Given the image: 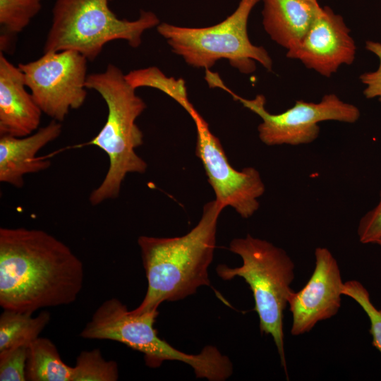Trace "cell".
<instances>
[{
    "label": "cell",
    "mask_w": 381,
    "mask_h": 381,
    "mask_svg": "<svg viewBox=\"0 0 381 381\" xmlns=\"http://www.w3.org/2000/svg\"><path fill=\"white\" fill-rule=\"evenodd\" d=\"M84 267L64 242L36 229H0V306L35 311L69 305L80 293Z\"/></svg>",
    "instance_id": "obj_1"
},
{
    "label": "cell",
    "mask_w": 381,
    "mask_h": 381,
    "mask_svg": "<svg viewBox=\"0 0 381 381\" xmlns=\"http://www.w3.org/2000/svg\"><path fill=\"white\" fill-rule=\"evenodd\" d=\"M224 209L216 200L207 202L198 223L181 236L138 237L147 289L140 304L131 310L133 313L156 311L163 302L183 299L199 287L210 286L208 267Z\"/></svg>",
    "instance_id": "obj_2"
},
{
    "label": "cell",
    "mask_w": 381,
    "mask_h": 381,
    "mask_svg": "<svg viewBox=\"0 0 381 381\" xmlns=\"http://www.w3.org/2000/svg\"><path fill=\"white\" fill-rule=\"evenodd\" d=\"M85 86L101 95L108 109L104 126L85 144L102 150L109 162L103 181L89 197L90 204L95 206L116 198L128 174L146 171L147 163L135 152L143 143V132L135 121L147 106L122 71L112 64L103 72L89 74Z\"/></svg>",
    "instance_id": "obj_3"
},
{
    "label": "cell",
    "mask_w": 381,
    "mask_h": 381,
    "mask_svg": "<svg viewBox=\"0 0 381 381\" xmlns=\"http://www.w3.org/2000/svg\"><path fill=\"white\" fill-rule=\"evenodd\" d=\"M158 310L133 313L116 298L104 301L80 333L86 339H108L122 343L144 355L147 366L158 368L166 361L190 365L197 378L224 381L233 373L228 356L208 345L198 354L181 351L158 336L154 325Z\"/></svg>",
    "instance_id": "obj_4"
},
{
    "label": "cell",
    "mask_w": 381,
    "mask_h": 381,
    "mask_svg": "<svg viewBox=\"0 0 381 381\" xmlns=\"http://www.w3.org/2000/svg\"><path fill=\"white\" fill-rule=\"evenodd\" d=\"M229 249L241 258L242 265L232 268L220 264L216 272L224 280L240 277L248 284L255 301L254 310L259 318L260 330L272 337L281 364L287 373L283 318L294 292L291 284L295 277V265L284 249L250 234L233 239Z\"/></svg>",
    "instance_id": "obj_5"
},
{
    "label": "cell",
    "mask_w": 381,
    "mask_h": 381,
    "mask_svg": "<svg viewBox=\"0 0 381 381\" xmlns=\"http://www.w3.org/2000/svg\"><path fill=\"white\" fill-rule=\"evenodd\" d=\"M111 1L56 0L43 52L74 50L92 61L114 40L138 47L143 34L160 23L152 11H142L133 20L120 19L110 8Z\"/></svg>",
    "instance_id": "obj_6"
},
{
    "label": "cell",
    "mask_w": 381,
    "mask_h": 381,
    "mask_svg": "<svg viewBox=\"0 0 381 381\" xmlns=\"http://www.w3.org/2000/svg\"><path fill=\"white\" fill-rule=\"evenodd\" d=\"M260 1L240 0L230 16L212 26L188 28L162 23L157 30L189 66L207 70L217 61L226 59L241 73L248 74L255 71L258 61L271 71L269 53L263 47L254 45L248 35L250 14Z\"/></svg>",
    "instance_id": "obj_7"
},
{
    "label": "cell",
    "mask_w": 381,
    "mask_h": 381,
    "mask_svg": "<svg viewBox=\"0 0 381 381\" xmlns=\"http://www.w3.org/2000/svg\"><path fill=\"white\" fill-rule=\"evenodd\" d=\"M210 87L221 88L262 119L258 126L260 140L266 145H301L315 141L320 134L319 123L325 121L353 123L361 116L359 109L342 101L337 95H325L319 102L297 100L287 110L277 114L265 108L266 99L259 94L252 99L243 98L231 90L217 73L205 72Z\"/></svg>",
    "instance_id": "obj_8"
},
{
    "label": "cell",
    "mask_w": 381,
    "mask_h": 381,
    "mask_svg": "<svg viewBox=\"0 0 381 381\" xmlns=\"http://www.w3.org/2000/svg\"><path fill=\"white\" fill-rule=\"evenodd\" d=\"M87 61L79 52L68 49L44 52L18 66L42 113L61 123L71 109H79L86 99Z\"/></svg>",
    "instance_id": "obj_9"
},
{
    "label": "cell",
    "mask_w": 381,
    "mask_h": 381,
    "mask_svg": "<svg viewBox=\"0 0 381 381\" xmlns=\"http://www.w3.org/2000/svg\"><path fill=\"white\" fill-rule=\"evenodd\" d=\"M189 115L196 129L195 155L215 193L214 200L224 208L231 207L243 219L250 217L259 209V198L265 191L259 171L251 167L241 171L231 167L205 120L195 109Z\"/></svg>",
    "instance_id": "obj_10"
},
{
    "label": "cell",
    "mask_w": 381,
    "mask_h": 381,
    "mask_svg": "<svg viewBox=\"0 0 381 381\" xmlns=\"http://www.w3.org/2000/svg\"><path fill=\"white\" fill-rule=\"evenodd\" d=\"M343 285L338 262L330 250L316 248L315 267L310 279L289 300L292 315L291 334H306L318 322L334 316L341 307Z\"/></svg>",
    "instance_id": "obj_11"
},
{
    "label": "cell",
    "mask_w": 381,
    "mask_h": 381,
    "mask_svg": "<svg viewBox=\"0 0 381 381\" xmlns=\"http://www.w3.org/2000/svg\"><path fill=\"white\" fill-rule=\"evenodd\" d=\"M356 45L343 18L322 7L301 41L286 52L308 68L330 77L344 64L355 60Z\"/></svg>",
    "instance_id": "obj_12"
},
{
    "label": "cell",
    "mask_w": 381,
    "mask_h": 381,
    "mask_svg": "<svg viewBox=\"0 0 381 381\" xmlns=\"http://www.w3.org/2000/svg\"><path fill=\"white\" fill-rule=\"evenodd\" d=\"M23 71L0 54V135L25 137L37 130L42 111L26 90Z\"/></svg>",
    "instance_id": "obj_13"
},
{
    "label": "cell",
    "mask_w": 381,
    "mask_h": 381,
    "mask_svg": "<svg viewBox=\"0 0 381 381\" xmlns=\"http://www.w3.org/2000/svg\"><path fill=\"white\" fill-rule=\"evenodd\" d=\"M61 122L53 120L25 137L1 135L0 181L16 188L24 185L23 176L49 168L51 162L36 157L37 153L61 133Z\"/></svg>",
    "instance_id": "obj_14"
},
{
    "label": "cell",
    "mask_w": 381,
    "mask_h": 381,
    "mask_svg": "<svg viewBox=\"0 0 381 381\" xmlns=\"http://www.w3.org/2000/svg\"><path fill=\"white\" fill-rule=\"evenodd\" d=\"M262 1L265 30L287 51L301 41L322 8L309 0Z\"/></svg>",
    "instance_id": "obj_15"
},
{
    "label": "cell",
    "mask_w": 381,
    "mask_h": 381,
    "mask_svg": "<svg viewBox=\"0 0 381 381\" xmlns=\"http://www.w3.org/2000/svg\"><path fill=\"white\" fill-rule=\"evenodd\" d=\"M33 313L4 309L0 315V351L26 346L40 337L49 324L51 315L42 311L37 316Z\"/></svg>",
    "instance_id": "obj_16"
},
{
    "label": "cell",
    "mask_w": 381,
    "mask_h": 381,
    "mask_svg": "<svg viewBox=\"0 0 381 381\" xmlns=\"http://www.w3.org/2000/svg\"><path fill=\"white\" fill-rule=\"evenodd\" d=\"M71 376L72 366L63 361L49 339L39 337L28 346L27 380L71 381Z\"/></svg>",
    "instance_id": "obj_17"
},
{
    "label": "cell",
    "mask_w": 381,
    "mask_h": 381,
    "mask_svg": "<svg viewBox=\"0 0 381 381\" xmlns=\"http://www.w3.org/2000/svg\"><path fill=\"white\" fill-rule=\"evenodd\" d=\"M125 77L135 89L148 87L163 92L180 104L188 114L195 109L188 100L186 83L182 78L167 77L155 66L133 70Z\"/></svg>",
    "instance_id": "obj_18"
},
{
    "label": "cell",
    "mask_w": 381,
    "mask_h": 381,
    "mask_svg": "<svg viewBox=\"0 0 381 381\" xmlns=\"http://www.w3.org/2000/svg\"><path fill=\"white\" fill-rule=\"evenodd\" d=\"M118 378L117 363L104 359L99 349L81 351L72 366L71 381H116Z\"/></svg>",
    "instance_id": "obj_19"
},
{
    "label": "cell",
    "mask_w": 381,
    "mask_h": 381,
    "mask_svg": "<svg viewBox=\"0 0 381 381\" xmlns=\"http://www.w3.org/2000/svg\"><path fill=\"white\" fill-rule=\"evenodd\" d=\"M42 8V0H0L1 32L14 35L22 32Z\"/></svg>",
    "instance_id": "obj_20"
},
{
    "label": "cell",
    "mask_w": 381,
    "mask_h": 381,
    "mask_svg": "<svg viewBox=\"0 0 381 381\" xmlns=\"http://www.w3.org/2000/svg\"><path fill=\"white\" fill-rule=\"evenodd\" d=\"M342 294L353 299L364 310L370 320L372 344L381 353V310L372 303L367 289L358 281L344 283Z\"/></svg>",
    "instance_id": "obj_21"
},
{
    "label": "cell",
    "mask_w": 381,
    "mask_h": 381,
    "mask_svg": "<svg viewBox=\"0 0 381 381\" xmlns=\"http://www.w3.org/2000/svg\"><path fill=\"white\" fill-rule=\"evenodd\" d=\"M28 346L0 351V380L25 381Z\"/></svg>",
    "instance_id": "obj_22"
},
{
    "label": "cell",
    "mask_w": 381,
    "mask_h": 381,
    "mask_svg": "<svg viewBox=\"0 0 381 381\" xmlns=\"http://www.w3.org/2000/svg\"><path fill=\"white\" fill-rule=\"evenodd\" d=\"M365 47L378 58L379 66L375 71L365 72L360 75V80L365 86L363 95L367 99H377L381 102V43L366 41Z\"/></svg>",
    "instance_id": "obj_23"
},
{
    "label": "cell",
    "mask_w": 381,
    "mask_h": 381,
    "mask_svg": "<svg viewBox=\"0 0 381 381\" xmlns=\"http://www.w3.org/2000/svg\"><path fill=\"white\" fill-rule=\"evenodd\" d=\"M357 234L361 243H375L381 238V191L377 205L360 219Z\"/></svg>",
    "instance_id": "obj_24"
},
{
    "label": "cell",
    "mask_w": 381,
    "mask_h": 381,
    "mask_svg": "<svg viewBox=\"0 0 381 381\" xmlns=\"http://www.w3.org/2000/svg\"><path fill=\"white\" fill-rule=\"evenodd\" d=\"M375 243L381 246V238H379Z\"/></svg>",
    "instance_id": "obj_25"
},
{
    "label": "cell",
    "mask_w": 381,
    "mask_h": 381,
    "mask_svg": "<svg viewBox=\"0 0 381 381\" xmlns=\"http://www.w3.org/2000/svg\"><path fill=\"white\" fill-rule=\"evenodd\" d=\"M309 1L315 2V3H318V0H309Z\"/></svg>",
    "instance_id": "obj_26"
}]
</instances>
